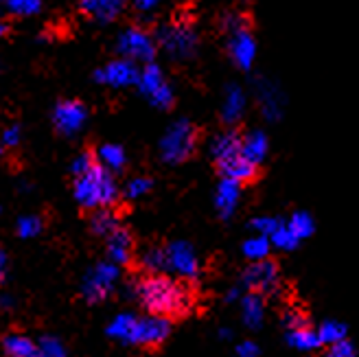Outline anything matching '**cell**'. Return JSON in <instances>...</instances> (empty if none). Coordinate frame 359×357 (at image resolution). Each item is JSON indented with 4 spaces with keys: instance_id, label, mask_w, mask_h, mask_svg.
Listing matches in <instances>:
<instances>
[{
    "instance_id": "obj_4",
    "label": "cell",
    "mask_w": 359,
    "mask_h": 357,
    "mask_svg": "<svg viewBox=\"0 0 359 357\" xmlns=\"http://www.w3.org/2000/svg\"><path fill=\"white\" fill-rule=\"evenodd\" d=\"M158 42L171 58L187 60V58L193 55L195 48H197V35H195V29L191 27L189 20H184V18H177V20L160 27Z\"/></svg>"
},
{
    "instance_id": "obj_33",
    "label": "cell",
    "mask_w": 359,
    "mask_h": 357,
    "mask_svg": "<svg viewBox=\"0 0 359 357\" xmlns=\"http://www.w3.org/2000/svg\"><path fill=\"white\" fill-rule=\"evenodd\" d=\"M5 9L18 18H29V15H35L42 11V5L40 3H33V0H13V3H7Z\"/></svg>"
},
{
    "instance_id": "obj_44",
    "label": "cell",
    "mask_w": 359,
    "mask_h": 357,
    "mask_svg": "<svg viewBox=\"0 0 359 357\" xmlns=\"http://www.w3.org/2000/svg\"><path fill=\"white\" fill-rule=\"evenodd\" d=\"M11 307H13V300H11V296H7V294L0 296V309H3V311H9Z\"/></svg>"
},
{
    "instance_id": "obj_46",
    "label": "cell",
    "mask_w": 359,
    "mask_h": 357,
    "mask_svg": "<svg viewBox=\"0 0 359 357\" xmlns=\"http://www.w3.org/2000/svg\"><path fill=\"white\" fill-rule=\"evenodd\" d=\"M0 151H3V147H0Z\"/></svg>"
},
{
    "instance_id": "obj_39",
    "label": "cell",
    "mask_w": 359,
    "mask_h": 357,
    "mask_svg": "<svg viewBox=\"0 0 359 357\" xmlns=\"http://www.w3.org/2000/svg\"><path fill=\"white\" fill-rule=\"evenodd\" d=\"M20 142V130L18 125H7V128L0 132V147H18Z\"/></svg>"
},
{
    "instance_id": "obj_43",
    "label": "cell",
    "mask_w": 359,
    "mask_h": 357,
    "mask_svg": "<svg viewBox=\"0 0 359 357\" xmlns=\"http://www.w3.org/2000/svg\"><path fill=\"white\" fill-rule=\"evenodd\" d=\"M7 276V255H5V250H0V283L5 281Z\"/></svg>"
},
{
    "instance_id": "obj_36",
    "label": "cell",
    "mask_w": 359,
    "mask_h": 357,
    "mask_svg": "<svg viewBox=\"0 0 359 357\" xmlns=\"http://www.w3.org/2000/svg\"><path fill=\"white\" fill-rule=\"evenodd\" d=\"M283 222L280 220H276V217H257L255 222H252V228L257 230V233L261 235V237H272L276 230H278V226H280Z\"/></svg>"
},
{
    "instance_id": "obj_41",
    "label": "cell",
    "mask_w": 359,
    "mask_h": 357,
    "mask_svg": "<svg viewBox=\"0 0 359 357\" xmlns=\"http://www.w3.org/2000/svg\"><path fill=\"white\" fill-rule=\"evenodd\" d=\"M259 355V346L255 342H243L237 346V357H257Z\"/></svg>"
},
{
    "instance_id": "obj_40",
    "label": "cell",
    "mask_w": 359,
    "mask_h": 357,
    "mask_svg": "<svg viewBox=\"0 0 359 357\" xmlns=\"http://www.w3.org/2000/svg\"><path fill=\"white\" fill-rule=\"evenodd\" d=\"M325 357H355V346L351 342H337L333 346H329Z\"/></svg>"
},
{
    "instance_id": "obj_3",
    "label": "cell",
    "mask_w": 359,
    "mask_h": 357,
    "mask_svg": "<svg viewBox=\"0 0 359 357\" xmlns=\"http://www.w3.org/2000/svg\"><path fill=\"white\" fill-rule=\"evenodd\" d=\"M197 140H200V132H197L195 125L191 121L180 119L165 132L163 140H160V156L169 165L184 163V160L193 156Z\"/></svg>"
},
{
    "instance_id": "obj_2",
    "label": "cell",
    "mask_w": 359,
    "mask_h": 357,
    "mask_svg": "<svg viewBox=\"0 0 359 357\" xmlns=\"http://www.w3.org/2000/svg\"><path fill=\"white\" fill-rule=\"evenodd\" d=\"M73 195L81 208L86 210H101L112 208L118 200V184L110 171L95 165L83 175H77L73 182Z\"/></svg>"
},
{
    "instance_id": "obj_1",
    "label": "cell",
    "mask_w": 359,
    "mask_h": 357,
    "mask_svg": "<svg viewBox=\"0 0 359 357\" xmlns=\"http://www.w3.org/2000/svg\"><path fill=\"white\" fill-rule=\"evenodd\" d=\"M134 292L140 305L151 316H160L167 320L187 316L195 305V296L189 285L167 274H149L140 278Z\"/></svg>"
},
{
    "instance_id": "obj_10",
    "label": "cell",
    "mask_w": 359,
    "mask_h": 357,
    "mask_svg": "<svg viewBox=\"0 0 359 357\" xmlns=\"http://www.w3.org/2000/svg\"><path fill=\"white\" fill-rule=\"evenodd\" d=\"M88 121V110L81 101L68 99V101H60L53 110V123L60 134L64 136H75L77 132L83 130V125Z\"/></svg>"
},
{
    "instance_id": "obj_15",
    "label": "cell",
    "mask_w": 359,
    "mask_h": 357,
    "mask_svg": "<svg viewBox=\"0 0 359 357\" xmlns=\"http://www.w3.org/2000/svg\"><path fill=\"white\" fill-rule=\"evenodd\" d=\"M105 241H107V259H110V263L118 267V265H128L132 261L134 237L130 235V230H125L121 226L116 233H112Z\"/></svg>"
},
{
    "instance_id": "obj_16",
    "label": "cell",
    "mask_w": 359,
    "mask_h": 357,
    "mask_svg": "<svg viewBox=\"0 0 359 357\" xmlns=\"http://www.w3.org/2000/svg\"><path fill=\"white\" fill-rule=\"evenodd\" d=\"M228 50H230V58L235 60V64H239L241 68H250L255 62L257 42L252 35H250V31H239L230 38Z\"/></svg>"
},
{
    "instance_id": "obj_5",
    "label": "cell",
    "mask_w": 359,
    "mask_h": 357,
    "mask_svg": "<svg viewBox=\"0 0 359 357\" xmlns=\"http://www.w3.org/2000/svg\"><path fill=\"white\" fill-rule=\"evenodd\" d=\"M116 281H118V267L114 263L110 261L97 263L95 267H90L88 274L83 276L81 296L88 302H101L114 292Z\"/></svg>"
},
{
    "instance_id": "obj_21",
    "label": "cell",
    "mask_w": 359,
    "mask_h": 357,
    "mask_svg": "<svg viewBox=\"0 0 359 357\" xmlns=\"http://www.w3.org/2000/svg\"><path fill=\"white\" fill-rule=\"evenodd\" d=\"M90 228H93V233L97 237H110L112 233L121 228V217L118 213L112 210V208H101V210H95L93 217H90Z\"/></svg>"
},
{
    "instance_id": "obj_45",
    "label": "cell",
    "mask_w": 359,
    "mask_h": 357,
    "mask_svg": "<svg viewBox=\"0 0 359 357\" xmlns=\"http://www.w3.org/2000/svg\"><path fill=\"white\" fill-rule=\"evenodd\" d=\"M5 31H7V25H5L3 20H0V38H3V35H5Z\"/></svg>"
},
{
    "instance_id": "obj_12",
    "label": "cell",
    "mask_w": 359,
    "mask_h": 357,
    "mask_svg": "<svg viewBox=\"0 0 359 357\" xmlns=\"http://www.w3.org/2000/svg\"><path fill=\"white\" fill-rule=\"evenodd\" d=\"M215 167H217V171L224 175V180H232V182H237L239 187L255 184L259 180V175H261L259 165L250 163L243 154L232 156V158L224 160V163L215 165Z\"/></svg>"
},
{
    "instance_id": "obj_30",
    "label": "cell",
    "mask_w": 359,
    "mask_h": 357,
    "mask_svg": "<svg viewBox=\"0 0 359 357\" xmlns=\"http://www.w3.org/2000/svg\"><path fill=\"white\" fill-rule=\"evenodd\" d=\"M287 226H290L292 233L298 237V239H304V237H309L313 233V217L309 215V213H294L292 220L287 222Z\"/></svg>"
},
{
    "instance_id": "obj_35",
    "label": "cell",
    "mask_w": 359,
    "mask_h": 357,
    "mask_svg": "<svg viewBox=\"0 0 359 357\" xmlns=\"http://www.w3.org/2000/svg\"><path fill=\"white\" fill-rule=\"evenodd\" d=\"M151 191V180L149 177H132V180L128 182V187H125V193H128V198H142V195H147Z\"/></svg>"
},
{
    "instance_id": "obj_29",
    "label": "cell",
    "mask_w": 359,
    "mask_h": 357,
    "mask_svg": "<svg viewBox=\"0 0 359 357\" xmlns=\"http://www.w3.org/2000/svg\"><path fill=\"white\" fill-rule=\"evenodd\" d=\"M243 255L250 259V261H265L267 255H269V241L267 237H252V239H248L243 243Z\"/></svg>"
},
{
    "instance_id": "obj_13",
    "label": "cell",
    "mask_w": 359,
    "mask_h": 357,
    "mask_svg": "<svg viewBox=\"0 0 359 357\" xmlns=\"http://www.w3.org/2000/svg\"><path fill=\"white\" fill-rule=\"evenodd\" d=\"M171 333V323L160 316H145L138 318V331H136V344L142 346H160Z\"/></svg>"
},
{
    "instance_id": "obj_14",
    "label": "cell",
    "mask_w": 359,
    "mask_h": 357,
    "mask_svg": "<svg viewBox=\"0 0 359 357\" xmlns=\"http://www.w3.org/2000/svg\"><path fill=\"white\" fill-rule=\"evenodd\" d=\"M210 154H212L215 165H219L237 154H243V134L239 130H226L217 134L210 145Z\"/></svg>"
},
{
    "instance_id": "obj_23",
    "label": "cell",
    "mask_w": 359,
    "mask_h": 357,
    "mask_svg": "<svg viewBox=\"0 0 359 357\" xmlns=\"http://www.w3.org/2000/svg\"><path fill=\"white\" fill-rule=\"evenodd\" d=\"M243 156L250 163L261 165L267 156V136L263 132H250L243 136Z\"/></svg>"
},
{
    "instance_id": "obj_17",
    "label": "cell",
    "mask_w": 359,
    "mask_h": 357,
    "mask_svg": "<svg viewBox=\"0 0 359 357\" xmlns=\"http://www.w3.org/2000/svg\"><path fill=\"white\" fill-rule=\"evenodd\" d=\"M136 331H138V318L134 314H118L107 325V335L123 344H136Z\"/></svg>"
},
{
    "instance_id": "obj_7",
    "label": "cell",
    "mask_w": 359,
    "mask_h": 357,
    "mask_svg": "<svg viewBox=\"0 0 359 357\" xmlns=\"http://www.w3.org/2000/svg\"><path fill=\"white\" fill-rule=\"evenodd\" d=\"M243 285L250 290V294L257 296H269L276 294L280 288V270L274 259L257 261L243 272Z\"/></svg>"
},
{
    "instance_id": "obj_32",
    "label": "cell",
    "mask_w": 359,
    "mask_h": 357,
    "mask_svg": "<svg viewBox=\"0 0 359 357\" xmlns=\"http://www.w3.org/2000/svg\"><path fill=\"white\" fill-rule=\"evenodd\" d=\"M15 230L22 239H33L42 233V220L38 215H25V217L18 220Z\"/></svg>"
},
{
    "instance_id": "obj_19",
    "label": "cell",
    "mask_w": 359,
    "mask_h": 357,
    "mask_svg": "<svg viewBox=\"0 0 359 357\" xmlns=\"http://www.w3.org/2000/svg\"><path fill=\"white\" fill-rule=\"evenodd\" d=\"M95 160L97 165L105 171L110 173H116L125 167V163H128V156H125V149L121 145H114V142H105V145H101L95 154Z\"/></svg>"
},
{
    "instance_id": "obj_8",
    "label": "cell",
    "mask_w": 359,
    "mask_h": 357,
    "mask_svg": "<svg viewBox=\"0 0 359 357\" xmlns=\"http://www.w3.org/2000/svg\"><path fill=\"white\" fill-rule=\"evenodd\" d=\"M136 86H138V90L151 101V105H156V108H160V110L171 108L173 90H171V86L167 83L160 66L147 64L145 68L140 70V77H138Z\"/></svg>"
},
{
    "instance_id": "obj_22",
    "label": "cell",
    "mask_w": 359,
    "mask_h": 357,
    "mask_svg": "<svg viewBox=\"0 0 359 357\" xmlns=\"http://www.w3.org/2000/svg\"><path fill=\"white\" fill-rule=\"evenodd\" d=\"M81 11L90 18H95L99 22H112L123 11V3H114V0H97V3H83Z\"/></svg>"
},
{
    "instance_id": "obj_18",
    "label": "cell",
    "mask_w": 359,
    "mask_h": 357,
    "mask_svg": "<svg viewBox=\"0 0 359 357\" xmlns=\"http://www.w3.org/2000/svg\"><path fill=\"white\" fill-rule=\"evenodd\" d=\"M239 198H241V187L237 182L224 180V177H222V182L217 187V195H215V206H217L219 215L224 220H228L232 215V210L237 208Z\"/></svg>"
},
{
    "instance_id": "obj_28",
    "label": "cell",
    "mask_w": 359,
    "mask_h": 357,
    "mask_svg": "<svg viewBox=\"0 0 359 357\" xmlns=\"http://www.w3.org/2000/svg\"><path fill=\"white\" fill-rule=\"evenodd\" d=\"M243 95L239 88H230L228 95H226V105H224V119L228 123H235L239 121L241 112H243Z\"/></svg>"
},
{
    "instance_id": "obj_9",
    "label": "cell",
    "mask_w": 359,
    "mask_h": 357,
    "mask_svg": "<svg viewBox=\"0 0 359 357\" xmlns=\"http://www.w3.org/2000/svg\"><path fill=\"white\" fill-rule=\"evenodd\" d=\"M167 252V270H171L175 276L193 281L200 274V261H197L195 250L187 241H173L165 248Z\"/></svg>"
},
{
    "instance_id": "obj_6",
    "label": "cell",
    "mask_w": 359,
    "mask_h": 357,
    "mask_svg": "<svg viewBox=\"0 0 359 357\" xmlns=\"http://www.w3.org/2000/svg\"><path fill=\"white\" fill-rule=\"evenodd\" d=\"M116 50L121 53V60H128L134 64L136 62L151 64V60L156 58V42L145 29L130 27L118 35Z\"/></svg>"
},
{
    "instance_id": "obj_26",
    "label": "cell",
    "mask_w": 359,
    "mask_h": 357,
    "mask_svg": "<svg viewBox=\"0 0 359 357\" xmlns=\"http://www.w3.org/2000/svg\"><path fill=\"white\" fill-rule=\"evenodd\" d=\"M142 267L149 270V274H163L167 270V252L165 248H149L140 259Z\"/></svg>"
},
{
    "instance_id": "obj_24",
    "label": "cell",
    "mask_w": 359,
    "mask_h": 357,
    "mask_svg": "<svg viewBox=\"0 0 359 357\" xmlns=\"http://www.w3.org/2000/svg\"><path fill=\"white\" fill-rule=\"evenodd\" d=\"M287 342H290L298 351H313V349L322 346L318 331L311 329V327H302V329L287 331Z\"/></svg>"
},
{
    "instance_id": "obj_11",
    "label": "cell",
    "mask_w": 359,
    "mask_h": 357,
    "mask_svg": "<svg viewBox=\"0 0 359 357\" xmlns=\"http://www.w3.org/2000/svg\"><path fill=\"white\" fill-rule=\"evenodd\" d=\"M140 77V70L134 62L128 60H112L110 64H105L103 68L97 70L95 79L103 86H110V88H130L136 86Z\"/></svg>"
},
{
    "instance_id": "obj_38",
    "label": "cell",
    "mask_w": 359,
    "mask_h": 357,
    "mask_svg": "<svg viewBox=\"0 0 359 357\" xmlns=\"http://www.w3.org/2000/svg\"><path fill=\"white\" fill-rule=\"evenodd\" d=\"M285 327H287V331L302 329V327H309V320L300 309H290L285 314Z\"/></svg>"
},
{
    "instance_id": "obj_25",
    "label": "cell",
    "mask_w": 359,
    "mask_h": 357,
    "mask_svg": "<svg viewBox=\"0 0 359 357\" xmlns=\"http://www.w3.org/2000/svg\"><path fill=\"white\" fill-rule=\"evenodd\" d=\"M263 311H265V305H263V298L257 296V294H248L243 298V320L248 327H259L263 323Z\"/></svg>"
},
{
    "instance_id": "obj_34",
    "label": "cell",
    "mask_w": 359,
    "mask_h": 357,
    "mask_svg": "<svg viewBox=\"0 0 359 357\" xmlns=\"http://www.w3.org/2000/svg\"><path fill=\"white\" fill-rule=\"evenodd\" d=\"M298 241H300V239L292 233L290 226H287V224H280L278 230L272 235V243H274L276 248H283V250H294V248L298 245Z\"/></svg>"
},
{
    "instance_id": "obj_31",
    "label": "cell",
    "mask_w": 359,
    "mask_h": 357,
    "mask_svg": "<svg viewBox=\"0 0 359 357\" xmlns=\"http://www.w3.org/2000/svg\"><path fill=\"white\" fill-rule=\"evenodd\" d=\"M38 357H68V353L57 337L44 335L38 340Z\"/></svg>"
},
{
    "instance_id": "obj_42",
    "label": "cell",
    "mask_w": 359,
    "mask_h": 357,
    "mask_svg": "<svg viewBox=\"0 0 359 357\" xmlns=\"http://www.w3.org/2000/svg\"><path fill=\"white\" fill-rule=\"evenodd\" d=\"M156 3H136L134 5V9H136V13H151V11H156Z\"/></svg>"
},
{
    "instance_id": "obj_20",
    "label": "cell",
    "mask_w": 359,
    "mask_h": 357,
    "mask_svg": "<svg viewBox=\"0 0 359 357\" xmlns=\"http://www.w3.org/2000/svg\"><path fill=\"white\" fill-rule=\"evenodd\" d=\"M3 351L7 357H38V342L22 333H9L3 337Z\"/></svg>"
},
{
    "instance_id": "obj_37",
    "label": "cell",
    "mask_w": 359,
    "mask_h": 357,
    "mask_svg": "<svg viewBox=\"0 0 359 357\" xmlns=\"http://www.w3.org/2000/svg\"><path fill=\"white\" fill-rule=\"evenodd\" d=\"M95 165H97L95 156H93V154H88V151H83V154H79V156L73 160V165H70V171H73V175L77 177V175H83L86 171H90Z\"/></svg>"
},
{
    "instance_id": "obj_27",
    "label": "cell",
    "mask_w": 359,
    "mask_h": 357,
    "mask_svg": "<svg viewBox=\"0 0 359 357\" xmlns=\"http://www.w3.org/2000/svg\"><path fill=\"white\" fill-rule=\"evenodd\" d=\"M318 335H320V342L322 344H337V342H344L346 337V327L342 323H335V320H327L325 325L318 329Z\"/></svg>"
}]
</instances>
